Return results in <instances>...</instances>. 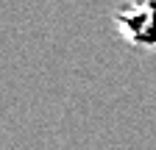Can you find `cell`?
Wrapping results in <instances>:
<instances>
[{
    "label": "cell",
    "mask_w": 156,
    "mask_h": 150,
    "mask_svg": "<svg viewBox=\"0 0 156 150\" xmlns=\"http://www.w3.org/2000/svg\"><path fill=\"white\" fill-rule=\"evenodd\" d=\"M117 33L134 47H156V0H123L112 11Z\"/></svg>",
    "instance_id": "1"
}]
</instances>
